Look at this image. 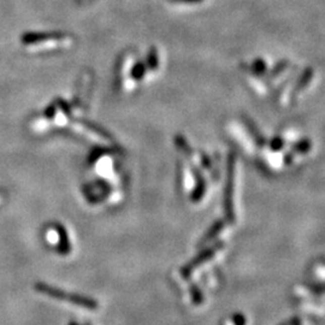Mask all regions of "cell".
<instances>
[{"label":"cell","mask_w":325,"mask_h":325,"mask_svg":"<svg viewBox=\"0 0 325 325\" xmlns=\"http://www.w3.org/2000/svg\"><path fill=\"white\" fill-rule=\"evenodd\" d=\"M243 80L257 95H270L281 107H292L300 101L315 81L312 67L300 68L288 59L271 62L254 57L240 65Z\"/></svg>","instance_id":"obj_1"},{"label":"cell","mask_w":325,"mask_h":325,"mask_svg":"<svg viewBox=\"0 0 325 325\" xmlns=\"http://www.w3.org/2000/svg\"><path fill=\"white\" fill-rule=\"evenodd\" d=\"M162 67L164 56L157 45L127 48L116 62V86L123 94H135L160 76Z\"/></svg>","instance_id":"obj_2"},{"label":"cell","mask_w":325,"mask_h":325,"mask_svg":"<svg viewBox=\"0 0 325 325\" xmlns=\"http://www.w3.org/2000/svg\"><path fill=\"white\" fill-rule=\"evenodd\" d=\"M35 289L39 290L40 293H43L45 295H48V296H52V298H56V299H59V300H70L71 302H75V305H81V306H87L86 299L83 298H79V296H69L67 295V293L62 292V290L59 289H56V288H52V287L47 286V284H43V283H37L35 286Z\"/></svg>","instance_id":"obj_3"},{"label":"cell","mask_w":325,"mask_h":325,"mask_svg":"<svg viewBox=\"0 0 325 325\" xmlns=\"http://www.w3.org/2000/svg\"><path fill=\"white\" fill-rule=\"evenodd\" d=\"M167 4L179 9H192L204 5L207 0H165Z\"/></svg>","instance_id":"obj_4"}]
</instances>
